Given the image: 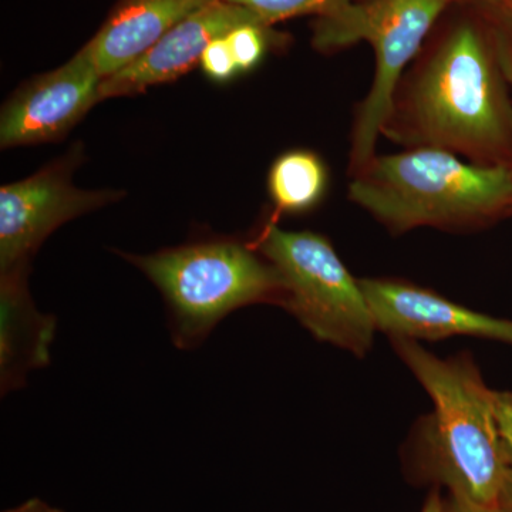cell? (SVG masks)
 Returning <instances> with one entry per match:
<instances>
[{
    "mask_svg": "<svg viewBox=\"0 0 512 512\" xmlns=\"http://www.w3.org/2000/svg\"><path fill=\"white\" fill-rule=\"evenodd\" d=\"M493 36L458 23L404 74L383 134L407 148L450 151L471 163L507 164L512 103Z\"/></svg>",
    "mask_w": 512,
    "mask_h": 512,
    "instance_id": "1",
    "label": "cell"
},
{
    "mask_svg": "<svg viewBox=\"0 0 512 512\" xmlns=\"http://www.w3.org/2000/svg\"><path fill=\"white\" fill-rule=\"evenodd\" d=\"M392 340L434 404L431 434L413 460L414 477L473 503L498 505L508 463L498 429L497 390L487 386L468 356L440 359L417 340Z\"/></svg>",
    "mask_w": 512,
    "mask_h": 512,
    "instance_id": "2",
    "label": "cell"
},
{
    "mask_svg": "<svg viewBox=\"0 0 512 512\" xmlns=\"http://www.w3.org/2000/svg\"><path fill=\"white\" fill-rule=\"evenodd\" d=\"M350 200L393 232L471 227L512 212V165L477 164L441 148L375 156L353 173Z\"/></svg>",
    "mask_w": 512,
    "mask_h": 512,
    "instance_id": "3",
    "label": "cell"
},
{
    "mask_svg": "<svg viewBox=\"0 0 512 512\" xmlns=\"http://www.w3.org/2000/svg\"><path fill=\"white\" fill-rule=\"evenodd\" d=\"M163 293L175 345H200L229 313L254 303L284 306L274 266L252 245L198 242L153 255H126Z\"/></svg>",
    "mask_w": 512,
    "mask_h": 512,
    "instance_id": "4",
    "label": "cell"
},
{
    "mask_svg": "<svg viewBox=\"0 0 512 512\" xmlns=\"http://www.w3.org/2000/svg\"><path fill=\"white\" fill-rule=\"evenodd\" d=\"M454 0H363L316 20L313 46L332 52L367 42L375 50L372 87L357 110L352 133V174L376 156L377 140L392 113L406 67L419 55L430 30Z\"/></svg>",
    "mask_w": 512,
    "mask_h": 512,
    "instance_id": "5",
    "label": "cell"
},
{
    "mask_svg": "<svg viewBox=\"0 0 512 512\" xmlns=\"http://www.w3.org/2000/svg\"><path fill=\"white\" fill-rule=\"evenodd\" d=\"M252 247L269 262L284 285L282 308L319 342L363 356L377 332L362 282L350 274L328 238L311 231L262 225Z\"/></svg>",
    "mask_w": 512,
    "mask_h": 512,
    "instance_id": "6",
    "label": "cell"
},
{
    "mask_svg": "<svg viewBox=\"0 0 512 512\" xmlns=\"http://www.w3.org/2000/svg\"><path fill=\"white\" fill-rule=\"evenodd\" d=\"M77 154L50 164L32 177L0 190V274L29 269L43 241L60 225L119 201V191H86L74 187Z\"/></svg>",
    "mask_w": 512,
    "mask_h": 512,
    "instance_id": "7",
    "label": "cell"
},
{
    "mask_svg": "<svg viewBox=\"0 0 512 512\" xmlns=\"http://www.w3.org/2000/svg\"><path fill=\"white\" fill-rule=\"evenodd\" d=\"M103 80L83 49L63 66L29 80L3 106L0 146L60 140L99 103Z\"/></svg>",
    "mask_w": 512,
    "mask_h": 512,
    "instance_id": "8",
    "label": "cell"
},
{
    "mask_svg": "<svg viewBox=\"0 0 512 512\" xmlns=\"http://www.w3.org/2000/svg\"><path fill=\"white\" fill-rule=\"evenodd\" d=\"M377 332L390 338L440 340L471 336L512 346V320L484 315L439 293L396 279H360Z\"/></svg>",
    "mask_w": 512,
    "mask_h": 512,
    "instance_id": "9",
    "label": "cell"
},
{
    "mask_svg": "<svg viewBox=\"0 0 512 512\" xmlns=\"http://www.w3.org/2000/svg\"><path fill=\"white\" fill-rule=\"evenodd\" d=\"M247 23L266 25L264 20L242 6L224 0L208 3L181 20L143 56L120 72L106 77L101 83L100 101L131 96L144 92L148 87L173 82L200 63L205 47L212 40Z\"/></svg>",
    "mask_w": 512,
    "mask_h": 512,
    "instance_id": "10",
    "label": "cell"
},
{
    "mask_svg": "<svg viewBox=\"0 0 512 512\" xmlns=\"http://www.w3.org/2000/svg\"><path fill=\"white\" fill-rule=\"evenodd\" d=\"M214 0H119L83 47L106 79L143 56L181 20Z\"/></svg>",
    "mask_w": 512,
    "mask_h": 512,
    "instance_id": "11",
    "label": "cell"
},
{
    "mask_svg": "<svg viewBox=\"0 0 512 512\" xmlns=\"http://www.w3.org/2000/svg\"><path fill=\"white\" fill-rule=\"evenodd\" d=\"M0 276V382L8 393L25 384L30 370L50 362L56 320L30 298L28 269Z\"/></svg>",
    "mask_w": 512,
    "mask_h": 512,
    "instance_id": "12",
    "label": "cell"
},
{
    "mask_svg": "<svg viewBox=\"0 0 512 512\" xmlns=\"http://www.w3.org/2000/svg\"><path fill=\"white\" fill-rule=\"evenodd\" d=\"M328 170L311 151H289L269 171V195L278 212L301 214L312 210L325 197Z\"/></svg>",
    "mask_w": 512,
    "mask_h": 512,
    "instance_id": "13",
    "label": "cell"
},
{
    "mask_svg": "<svg viewBox=\"0 0 512 512\" xmlns=\"http://www.w3.org/2000/svg\"><path fill=\"white\" fill-rule=\"evenodd\" d=\"M251 10L266 25L296 16L315 15L319 18L338 12L352 0H224Z\"/></svg>",
    "mask_w": 512,
    "mask_h": 512,
    "instance_id": "14",
    "label": "cell"
},
{
    "mask_svg": "<svg viewBox=\"0 0 512 512\" xmlns=\"http://www.w3.org/2000/svg\"><path fill=\"white\" fill-rule=\"evenodd\" d=\"M269 28L271 26L261 23H247L225 35L237 63L238 72L254 69L256 64L261 62L269 45Z\"/></svg>",
    "mask_w": 512,
    "mask_h": 512,
    "instance_id": "15",
    "label": "cell"
},
{
    "mask_svg": "<svg viewBox=\"0 0 512 512\" xmlns=\"http://www.w3.org/2000/svg\"><path fill=\"white\" fill-rule=\"evenodd\" d=\"M200 63L202 70L214 80H228L238 73L237 63L225 36L217 37L205 47Z\"/></svg>",
    "mask_w": 512,
    "mask_h": 512,
    "instance_id": "16",
    "label": "cell"
},
{
    "mask_svg": "<svg viewBox=\"0 0 512 512\" xmlns=\"http://www.w3.org/2000/svg\"><path fill=\"white\" fill-rule=\"evenodd\" d=\"M494 13L497 25L493 30V42L505 79L512 87V5Z\"/></svg>",
    "mask_w": 512,
    "mask_h": 512,
    "instance_id": "17",
    "label": "cell"
},
{
    "mask_svg": "<svg viewBox=\"0 0 512 512\" xmlns=\"http://www.w3.org/2000/svg\"><path fill=\"white\" fill-rule=\"evenodd\" d=\"M497 420L505 458L512 470V392H497Z\"/></svg>",
    "mask_w": 512,
    "mask_h": 512,
    "instance_id": "18",
    "label": "cell"
},
{
    "mask_svg": "<svg viewBox=\"0 0 512 512\" xmlns=\"http://www.w3.org/2000/svg\"><path fill=\"white\" fill-rule=\"evenodd\" d=\"M443 510L444 512H505L500 505L477 504L453 494L443 498Z\"/></svg>",
    "mask_w": 512,
    "mask_h": 512,
    "instance_id": "19",
    "label": "cell"
},
{
    "mask_svg": "<svg viewBox=\"0 0 512 512\" xmlns=\"http://www.w3.org/2000/svg\"><path fill=\"white\" fill-rule=\"evenodd\" d=\"M3 512H63L60 508L53 507L46 501L40 498H32V500L25 501V503L16 505V507L9 508Z\"/></svg>",
    "mask_w": 512,
    "mask_h": 512,
    "instance_id": "20",
    "label": "cell"
},
{
    "mask_svg": "<svg viewBox=\"0 0 512 512\" xmlns=\"http://www.w3.org/2000/svg\"><path fill=\"white\" fill-rule=\"evenodd\" d=\"M498 505H500L505 512H512V470H510V468H508L507 477H505Z\"/></svg>",
    "mask_w": 512,
    "mask_h": 512,
    "instance_id": "21",
    "label": "cell"
},
{
    "mask_svg": "<svg viewBox=\"0 0 512 512\" xmlns=\"http://www.w3.org/2000/svg\"><path fill=\"white\" fill-rule=\"evenodd\" d=\"M421 512H444L443 510V497H441L439 488H433L426 503H424Z\"/></svg>",
    "mask_w": 512,
    "mask_h": 512,
    "instance_id": "22",
    "label": "cell"
},
{
    "mask_svg": "<svg viewBox=\"0 0 512 512\" xmlns=\"http://www.w3.org/2000/svg\"><path fill=\"white\" fill-rule=\"evenodd\" d=\"M478 5L485 6V8L498 12V10L508 8L512 5V0H474Z\"/></svg>",
    "mask_w": 512,
    "mask_h": 512,
    "instance_id": "23",
    "label": "cell"
}]
</instances>
